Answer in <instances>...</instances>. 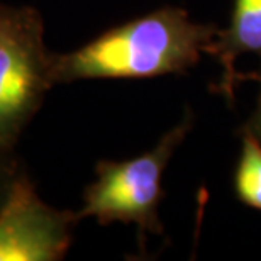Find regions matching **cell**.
I'll use <instances>...</instances> for the list:
<instances>
[{
	"mask_svg": "<svg viewBox=\"0 0 261 261\" xmlns=\"http://www.w3.org/2000/svg\"><path fill=\"white\" fill-rule=\"evenodd\" d=\"M217 33L216 25L194 22L184 9H158L106 31L75 51L51 53V78L58 85L181 73L207 53Z\"/></svg>",
	"mask_w": 261,
	"mask_h": 261,
	"instance_id": "cell-1",
	"label": "cell"
},
{
	"mask_svg": "<svg viewBox=\"0 0 261 261\" xmlns=\"http://www.w3.org/2000/svg\"><path fill=\"white\" fill-rule=\"evenodd\" d=\"M78 222L76 212L46 203L24 171L0 207V261L63 259Z\"/></svg>",
	"mask_w": 261,
	"mask_h": 261,
	"instance_id": "cell-4",
	"label": "cell"
},
{
	"mask_svg": "<svg viewBox=\"0 0 261 261\" xmlns=\"http://www.w3.org/2000/svg\"><path fill=\"white\" fill-rule=\"evenodd\" d=\"M207 53L216 56L224 68L222 93L232 97L236 60L248 53L261 56V0H236L231 24L219 31Z\"/></svg>",
	"mask_w": 261,
	"mask_h": 261,
	"instance_id": "cell-5",
	"label": "cell"
},
{
	"mask_svg": "<svg viewBox=\"0 0 261 261\" xmlns=\"http://www.w3.org/2000/svg\"><path fill=\"white\" fill-rule=\"evenodd\" d=\"M248 127L251 129L253 133L261 139V95H259V100H258V109H256V112H254L253 121H251V124H249Z\"/></svg>",
	"mask_w": 261,
	"mask_h": 261,
	"instance_id": "cell-8",
	"label": "cell"
},
{
	"mask_svg": "<svg viewBox=\"0 0 261 261\" xmlns=\"http://www.w3.org/2000/svg\"><path fill=\"white\" fill-rule=\"evenodd\" d=\"M234 190L244 205L261 211V139L249 127L243 133Z\"/></svg>",
	"mask_w": 261,
	"mask_h": 261,
	"instance_id": "cell-6",
	"label": "cell"
},
{
	"mask_svg": "<svg viewBox=\"0 0 261 261\" xmlns=\"http://www.w3.org/2000/svg\"><path fill=\"white\" fill-rule=\"evenodd\" d=\"M53 87L43 15L0 2V148L15 149Z\"/></svg>",
	"mask_w": 261,
	"mask_h": 261,
	"instance_id": "cell-3",
	"label": "cell"
},
{
	"mask_svg": "<svg viewBox=\"0 0 261 261\" xmlns=\"http://www.w3.org/2000/svg\"><path fill=\"white\" fill-rule=\"evenodd\" d=\"M24 166L20 163L15 149H2L0 148V207L7 200L15 181L24 173Z\"/></svg>",
	"mask_w": 261,
	"mask_h": 261,
	"instance_id": "cell-7",
	"label": "cell"
},
{
	"mask_svg": "<svg viewBox=\"0 0 261 261\" xmlns=\"http://www.w3.org/2000/svg\"><path fill=\"white\" fill-rule=\"evenodd\" d=\"M194 124V114L185 112L173 129L163 134L153 149L124 161L102 160L95 166L97 178L83 192V207L76 217H93L98 224H134L144 239L146 234H161L158 207L163 198L165 170L176 148L184 143Z\"/></svg>",
	"mask_w": 261,
	"mask_h": 261,
	"instance_id": "cell-2",
	"label": "cell"
}]
</instances>
